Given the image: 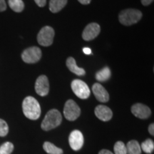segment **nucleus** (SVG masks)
<instances>
[{
  "mask_svg": "<svg viewBox=\"0 0 154 154\" xmlns=\"http://www.w3.org/2000/svg\"><path fill=\"white\" fill-rule=\"evenodd\" d=\"M149 131L150 133V134L152 135V136H153V135H154V124H151L149 126Z\"/></svg>",
  "mask_w": 154,
  "mask_h": 154,
  "instance_id": "bb28decb",
  "label": "nucleus"
},
{
  "mask_svg": "<svg viewBox=\"0 0 154 154\" xmlns=\"http://www.w3.org/2000/svg\"><path fill=\"white\" fill-rule=\"evenodd\" d=\"M111 76V72L109 67L106 66L99 72H98L96 74V80L100 82H103L109 80Z\"/></svg>",
  "mask_w": 154,
  "mask_h": 154,
  "instance_id": "f3484780",
  "label": "nucleus"
},
{
  "mask_svg": "<svg viewBox=\"0 0 154 154\" xmlns=\"http://www.w3.org/2000/svg\"><path fill=\"white\" fill-rule=\"evenodd\" d=\"M126 146L127 154H140L141 153V149L140 144L137 140H130L128 142Z\"/></svg>",
  "mask_w": 154,
  "mask_h": 154,
  "instance_id": "dca6fc26",
  "label": "nucleus"
},
{
  "mask_svg": "<svg viewBox=\"0 0 154 154\" xmlns=\"http://www.w3.org/2000/svg\"><path fill=\"white\" fill-rule=\"evenodd\" d=\"M101 27L97 23H91L88 24L82 32V38L85 41H91L99 35Z\"/></svg>",
  "mask_w": 154,
  "mask_h": 154,
  "instance_id": "9d476101",
  "label": "nucleus"
},
{
  "mask_svg": "<svg viewBox=\"0 0 154 154\" xmlns=\"http://www.w3.org/2000/svg\"><path fill=\"white\" fill-rule=\"evenodd\" d=\"M62 121V116L57 109H51L47 112L42 123V128L44 131H50L59 126Z\"/></svg>",
  "mask_w": 154,
  "mask_h": 154,
  "instance_id": "7ed1b4c3",
  "label": "nucleus"
},
{
  "mask_svg": "<svg viewBox=\"0 0 154 154\" xmlns=\"http://www.w3.org/2000/svg\"><path fill=\"white\" fill-rule=\"evenodd\" d=\"M35 91L38 95L46 96L49 92V83L45 75L38 76L35 83Z\"/></svg>",
  "mask_w": 154,
  "mask_h": 154,
  "instance_id": "1a4fd4ad",
  "label": "nucleus"
},
{
  "mask_svg": "<svg viewBox=\"0 0 154 154\" xmlns=\"http://www.w3.org/2000/svg\"><path fill=\"white\" fill-rule=\"evenodd\" d=\"M78 1L81 4H82V5H89L91 0H78Z\"/></svg>",
  "mask_w": 154,
  "mask_h": 154,
  "instance_id": "c756f323",
  "label": "nucleus"
},
{
  "mask_svg": "<svg viewBox=\"0 0 154 154\" xmlns=\"http://www.w3.org/2000/svg\"><path fill=\"white\" fill-rule=\"evenodd\" d=\"M9 132V126L7 122L3 119H0V136H7Z\"/></svg>",
  "mask_w": 154,
  "mask_h": 154,
  "instance_id": "5701e85b",
  "label": "nucleus"
},
{
  "mask_svg": "<svg viewBox=\"0 0 154 154\" xmlns=\"http://www.w3.org/2000/svg\"><path fill=\"white\" fill-rule=\"evenodd\" d=\"M22 110L25 116L31 120H36L41 115V107L37 100L32 96H27L22 103Z\"/></svg>",
  "mask_w": 154,
  "mask_h": 154,
  "instance_id": "f257e3e1",
  "label": "nucleus"
},
{
  "mask_svg": "<svg viewBox=\"0 0 154 154\" xmlns=\"http://www.w3.org/2000/svg\"><path fill=\"white\" fill-rule=\"evenodd\" d=\"M153 0H141V4L143 6H149L153 2Z\"/></svg>",
  "mask_w": 154,
  "mask_h": 154,
  "instance_id": "a878e982",
  "label": "nucleus"
},
{
  "mask_svg": "<svg viewBox=\"0 0 154 154\" xmlns=\"http://www.w3.org/2000/svg\"><path fill=\"white\" fill-rule=\"evenodd\" d=\"M34 2L40 7H44L46 5V4H47V0H34Z\"/></svg>",
  "mask_w": 154,
  "mask_h": 154,
  "instance_id": "393cba45",
  "label": "nucleus"
},
{
  "mask_svg": "<svg viewBox=\"0 0 154 154\" xmlns=\"http://www.w3.org/2000/svg\"><path fill=\"white\" fill-rule=\"evenodd\" d=\"M84 142V136L80 131L74 130L69 135V143L74 151H79L82 149Z\"/></svg>",
  "mask_w": 154,
  "mask_h": 154,
  "instance_id": "6e6552de",
  "label": "nucleus"
},
{
  "mask_svg": "<svg viewBox=\"0 0 154 154\" xmlns=\"http://www.w3.org/2000/svg\"><path fill=\"white\" fill-rule=\"evenodd\" d=\"M142 17L141 11L136 9H126L121 11L119 15V22L124 26H131L140 21Z\"/></svg>",
  "mask_w": 154,
  "mask_h": 154,
  "instance_id": "f03ea898",
  "label": "nucleus"
},
{
  "mask_svg": "<svg viewBox=\"0 0 154 154\" xmlns=\"http://www.w3.org/2000/svg\"><path fill=\"white\" fill-rule=\"evenodd\" d=\"M92 91L96 98V99L102 103H106L109 101V94L105 88L99 83H96L92 86Z\"/></svg>",
  "mask_w": 154,
  "mask_h": 154,
  "instance_id": "f8f14e48",
  "label": "nucleus"
},
{
  "mask_svg": "<svg viewBox=\"0 0 154 154\" xmlns=\"http://www.w3.org/2000/svg\"><path fill=\"white\" fill-rule=\"evenodd\" d=\"M55 32L52 27L49 26H44L38 32L37 42L43 47H49L53 43Z\"/></svg>",
  "mask_w": 154,
  "mask_h": 154,
  "instance_id": "20e7f679",
  "label": "nucleus"
},
{
  "mask_svg": "<svg viewBox=\"0 0 154 154\" xmlns=\"http://www.w3.org/2000/svg\"><path fill=\"white\" fill-rule=\"evenodd\" d=\"M44 150L49 154H63V150L58 148L50 142H45L43 145Z\"/></svg>",
  "mask_w": 154,
  "mask_h": 154,
  "instance_id": "a211bd4d",
  "label": "nucleus"
},
{
  "mask_svg": "<svg viewBox=\"0 0 154 154\" xmlns=\"http://www.w3.org/2000/svg\"><path fill=\"white\" fill-rule=\"evenodd\" d=\"M42 51L38 47L27 48L22 54V59L25 63H34L38 62L42 58Z\"/></svg>",
  "mask_w": 154,
  "mask_h": 154,
  "instance_id": "0eeeda50",
  "label": "nucleus"
},
{
  "mask_svg": "<svg viewBox=\"0 0 154 154\" xmlns=\"http://www.w3.org/2000/svg\"><path fill=\"white\" fill-rule=\"evenodd\" d=\"M113 150L114 154H127L126 146L122 141H117L115 143Z\"/></svg>",
  "mask_w": 154,
  "mask_h": 154,
  "instance_id": "4be33fe9",
  "label": "nucleus"
},
{
  "mask_svg": "<svg viewBox=\"0 0 154 154\" xmlns=\"http://www.w3.org/2000/svg\"><path fill=\"white\" fill-rule=\"evenodd\" d=\"M8 4L15 12H22L24 9V3L22 0H8Z\"/></svg>",
  "mask_w": 154,
  "mask_h": 154,
  "instance_id": "6ab92c4d",
  "label": "nucleus"
},
{
  "mask_svg": "<svg viewBox=\"0 0 154 154\" xmlns=\"http://www.w3.org/2000/svg\"><path fill=\"white\" fill-rule=\"evenodd\" d=\"M7 9V4L5 0H0V12Z\"/></svg>",
  "mask_w": 154,
  "mask_h": 154,
  "instance_id": "b1692460",
  "label": "nucleus"
},
{
  "mask_svg": "<svg viewBox=\"0 0 154 154\" xmlns=\"http://www.w3.org/2000/svg\"><path fill=\"white\" fill-rule=\"evenodd\" d=\"M140 149L146 153H151L154 149V143L151 139H147L143 141L140 146Z\"/></svg>",
  "mask_w": 154,
  "mask_h": 154,
  "instance_id": "aec40b11",
  "label": "nucleus"
},
{
  "mask_svg": "<svg viewBox=\"0 0 154 154\" xmlns=\"http://www.w3.org/2000/svg\"><path fill=\"white\" fill-rule=\"evenodd\" d=\"M99 154H114V153H113L112 152L109 151V150L103 149V150H101V151H99Z\"/></svg>",
  "mask_w": 154,
  "mask_h": 154,
  "instance_id": "c85d7f7f",
  "label": "nucleus"
},
{
  "mask_svg": "<svg viewBox=\"0 0 154 154\" xmlns=\"http://www.w3.org/2000/svg\"><path fill=\"white\" fill-rule=\"evenodd\" d=\"M14 150V145L11 142H5L0 146V154H11Z\"/></svg>",
  "mask_w": 154,
  "mask_h": 154,
  "instance_id": "412c9836",
  "label": "nucleus"
},
{
  "mask_svg": "<svg viewBox=\"0 0 154 154\" xmlns=\"http://www.w3.org/2000/svg\"><path fill=\"white\" fill-rule=\"evenodd\" d=\"M131 112L135 116L140 119H148L151 114V109L147 106L140 103L132 106Z\"/></svg>",
  "mask_w": 154,
  "mask_h": 154,
  "instance_id": "9b49d317",
  "label": "nucleus"
},
{
  "mask_svg": "<svg viewBox=\"0 0 154 154\" xmlns=\"http://www.w3.org/2000/svg\"><path fill=\"white\" fill-rule=\"evenodd\" d=\"M83 51H84V53L86 55H89L91 54V50L89 48H84V49H83Z\"/></svg>",
  "mask_w": 154,
  "mask_h": 154,
  "instance_id": "cd10ccee",
  "label": "nucleus"
},
{
  "mask_svg": "<svg viewBox=\"0 0 154 154\" xmlns=\"http://www.w3.org/2000/svg\"><path fill=\"white\" fill-rule=\"evenodd\" d=\"M72 91L77 97L82 99H88L91 94L89 88L85 82L80 79H75L71 84Z\"/></svg>",
  "mask_w": 154,
  "mask_h": 154,
  "instance_id": "39448f33",
  "label": "nucleus"
},
{
  "mask_svg": "<svg viewBox=\"0 0 154 154\" xmlns=\"http://www.w3.org/2000/svg\"><path fill=\"white\" fill-rule=\"evenodd\" d=\"M94 112L96 117L103 121H110L113 116V112L111 109L103 105L97 106Z\"/></svg>",
  "mask_w": 154,
  "mask_h": 154,
  "instance_id": "ddd939ff",
  "label": "nucleus"
},
{
  "mask_svg": "<svg viewBox=\"0 0 154 154\" xmlns=\"http://www.w3.org/2000/svg\"><path fill=\"white\" fill-rule=\"evenodd\" d=\"M81 109L74 100L69 99L66 102L63 109V115L69 121H75L79 117Z\"/></svg>",
  "mask_w": 154,
  "mask_h": 154,
  "instance_id": "423d86ee",
  "label": "nucleus"
},
{
  "mask_svg": "<svg viewBox=\"0 0 154 154\" xmlns=\"http://www.w3.org/2000/svg\"><path fill=\"white\" fill-rule=\"evenodd\" d=\"M66 66L68 67L70 72L76 74L77 76H84L85 75L86 72L83 68H80L76 65V61L73 57H69L66 62Z\"/></svg>",
  "mask_w": 154,
  "mask_h": 154,
  "instance_id": "4468645a",
  "label": "nucleus"
},
{
  "mask_svg": "<svg viewBox=\"0 0 154 154\" xmlns=\"http://www.w3.org/2000/svg\"><path fill=\"white\" fill-rule=\"evenodd\" d=\"M67 4V0H50L49 9L51 12L57 13L60 11Z\"/></svg>",
  "mask_w": 154,
  "mask_h": 154,
  "instance_id": "2eb2a0df",
  "label": "nucleus"
}]
</instances>
